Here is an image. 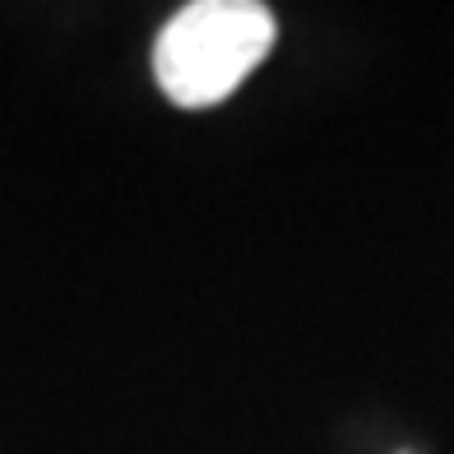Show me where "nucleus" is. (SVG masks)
<instances>
[{
    "label": "nucleus",
    "instance_id": "obj_1",
    "mask_svg": "<svg viewBox=\"0 0 454 454\" xmlns=\"http://www.w3.org/2000/svg\"><path fill=\"white\" fill-rule=\"evenodd\" d=\"M274 14L260 0H195L162 24L153 79L176 107H214L246 84L274 47Z\"/></svg>",
    "mask_w": 454,
    "mask_h": 454
}]
</instances>
